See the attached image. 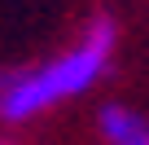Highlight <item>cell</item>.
<instances>
[{"label":"cell","mask_w":149,"mask_h":145,"mask_svg":"<svg viewBox=\"0 0 149 145\" xmlns=\"http://www.w3.org/2000/svg\"><path fill=\"white\" fill-rule=\"evenodd\" d=\"M97 123H101L105 145H149V123L127 106H105L97 114Z\"/></svg>","instance_id":"7a4b0ae2"},{"label":"cell","mask_w":149,"mask_h":145,"mask_svg":"<svg viewBox=\"0 0 149 145\" xmlns=\"http://www.w3.org/2000/svg\"><path fill=\"white\" fill-rule=\"evenodd\" d=\"M0 145H13V141H9V136H0Z\"/></svg>","instance_id":"3957f363"},{"label":"cell","mask_w":149,"mask_h":145,"mask_svg":"<svg viewBox=\"0 0 149 145\" xmlns=\"http://www.w3.org/2000/svg\"><path fill=\"white\" fill-rule=\"evenodd\" d=\"M114 53V22L97 18L79 44H70L66 53L31 66V70H0V119L5 123H26L57 101H70L88 92L110 66Z\"/></svg>","instance_id":"6da1fadb"}]
</instances>
